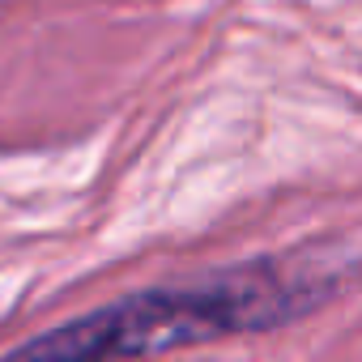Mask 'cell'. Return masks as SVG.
Returning <instances> with one entry per match:
<instances>
[{
  "mask_svg": "<svg viewBox=\"0 0 362 362\" xmlns=\"http://www.w3.org/2000/svg\"><path fill=\"white\" fill-rule=\"evenodd\" d=\"M332 281L294 277L281 264H252L188 286H162L90 311L30 345V358H111V354H162L222 341L235 332H264L328 298Z\"/></svg>",
  "mask_w": 362,
  "mask_h": 362,
  "instance_id": "obj_1",
  "label": "cell"
}]
</instances>
